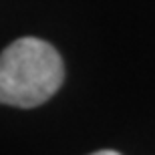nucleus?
I'll list each match as a JSON object with an SVG mask.
<instances>
[{
  "label": "nucleus",
  "mask_w": 155,
  "mask_h": 155,
  "mask_svg": "<svg viewBox=\"0 0 155 155\" xmlns=\"http://www.w3.org/2000/svg\"><path fill=\"white\" fill-rule=\"evenodd\" d=\"M64 81L57 48L35 36L14 40L0 52V103L32 109L54 95Z\"/></svg>",
  "instance_id": "nucleus-1"
},
{
  "label": "nucleus",
  "mask_w": 155,
  "mask_h": 155,
  "mask_svg": "<svg viewBox=\"0 0 155 155\" xmlns=\"http://www.w3.org/2000/svg\"><path fill=\"white\" fill-rule=\"evenodd\" d=\"M91 155H121V153L111 151V149H103V151H95V153H91Z\"/></svg>",
  "instance_id": "nucleus-2"
}]
</instances>
